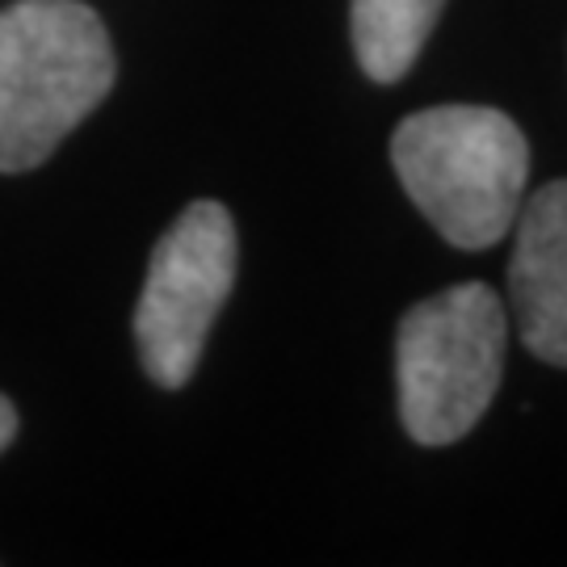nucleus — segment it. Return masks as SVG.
<instances>
[{
  "label": "nucleus",
  "instance_id": "1",
  "mask_svg": "<svg viewBox=\"0 0 567 567\" xmlns=\"http://www.w3.org/2000/svg\"><path fill=\"white\" fill-rule=\"evenodd\" d=\"M391 164L437 236L466 252L501 244L526 203V131L492 105L408 114L391 135Z\"/></svg>",
  "mask_w": 567,
  "mask_h": 567
},
{
  "label": "nucleus",
  "instance_id": "2",
  "mask_svg": "<svg viewBox=\"0 0 567 567\" xmlns=\"http://www.w3.org/2000/svg\"><path fill=\"white\" fill-rule=\"evenodd\" d=\"M114 47L81 0L0 9V173H30L114 89Z\"/></svg>",
  "mask_w": 567,
  "mask_h": 567
},
{
  "label": "nucleus",
  "instance_id": "3",
  "mask_svg": "<svg viewBox=\"0 0 567 567\" xmlns=\"http://www.w3.org/2000/svg\"><path fill=\"white\" fill-rule=\"evenodd\" d=\"M505 307L484 282H458L408 307L395 332L400 416L416 446H450L487 412L505 374Z\"/></svg>",
  "mask_w": 567,
  "mask_h": 567
},
{
  "label": "nucleus",
  "instance_id": "4",
  "mask_svg": "<svg viewBox=\"0 0 567 567\" xmlns=\"http://www.w3.org/2000/svg\"><path fill=\"white\" fill-rule=\"evenodd\" d=\"M236 282V224L219 203H194L152 248L135 303V344L147 379L185 386L203 362L210 324Z\"/></svg>",
  "mask_w": 567,
  "mask_h": 567
},
{
  "label": "nucleus",
  "instance_id": "5",
  "mask_svg": "<svg viewBox=\"0 0 567 567\" xmlns=\"http://www.w3.org/2000/svg\"><path fill=\"white\" fill-rule=\"evenodd\" d=\"M508 299L534 358L567 365V177L534 189L513 224Z\"/></svg>",
  "mask_w": 567,
  "mask_h": 567
},
{
  "label": "nucleus",
  "instance_id": "6",
  "mask_svg": "<svg viewBox=\"0 0 567 567\" xmlns=\"http://www.w3.org/2000/svg\"><path fill=\"white\" fill-rule=\"evenodd\" d=\"M446 0H353L349 30L362 72L379 84H395L425 51Z\"/></svg>",
  "mask_w": 567,
  "mask_h": 567
},
{
  "label": "nucleus",
  "instance_id": "7",
  "mask_svg": "<svg viewBox=\"0 0 567 567\" xmlns=\"http://www.w3.org/2000/svg\"><path fill=\"white\" fill-rule=\"evenodd\" d=\"M13 437H18V408L0 395V450L9 446Z\"/></svg>",
  "mask_w": 567,
  "mask_h": 567
}]
</instances>
